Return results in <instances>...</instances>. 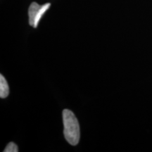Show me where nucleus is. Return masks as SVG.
Here are the masks:
<instances>
[{
    "instance_id": "obj_1",
    "label": "nucleus",
    "mask_w": 152,
    "mask_h": 152,
    "mask_svg": "<svg viewBox=\"0 0 152 152\" xmlns=\"http://www.w3.org/2000/svg\"><path fill=\"white\" fill-rule=\"evenodd\" d=\"M64 134L66 141L73 146L78 144L80 137V125L77 118L71 111L65 109L63 111Z\"/></svg>"
},
{
    "instance_id": "obj_2",
    "label": "nucleus",
    "mask_w": 152,
    "mask_h": 152,
    "mask_svg": "<svg viewBox=\"0 0 152 152\" xmlns=\"http://www.w3.org/2000/svg\"><path fill=\"white\" fill-rule=\"evenodd\" d=\"M41 6L36 2H33L30 6L28 9V16H29V24L32 27L34 28L35 18Z\"/></svg>"
},
{
    "instance_id": "obj_3",
    "label": "nucleus",
    "mask_w": 152,
    "mask_h": 152,
    "mask_svg": "<svg viewBox=\"0 0 152 152\" xmlns=\"http://www.w3.org/2000/svg\"><path fill=\"white\" fill-rule=\"evenodd\" d=\"M9 94V85L7 80L1 75H0V97L1 99L7 98Z\"/></svg>"
},
{
    "instance_id": "obj_4",
    "label": "nucleus",
    "mask_w": 152,
    "mask_h": 152,
    "mask_svg": "<svg viewBox=\"0 0 152 152\" xmlns=\"http://www.w3.org/2000/svg\"><path fill=\"white\" fill-rule=\"evenodd\" d=\"M50 6H51V4L50 3L45 4H44V5L41 6V8L39 10V11H38V14L37 15V17H36V18H35V26H34V28H37L38 23H39V20H41L42 17L43 16L44 14H45V13L46 12V11L49 9Z\"/></svg>"
},
{
    "instance_id": "obj_5",
    "label": "nucleus",
    "mask_w": 152,
    "mask_h": 152,
    "mask_svg": "<svg viewBox=\"0 0 152 152\" xmlns=\"http://www.w3.org/2000/svg\"><path fill=\"white\" fill-rule=\"evenodd\" d=\"M4 152H17L18 151V146L14 142H10L7 144L5 149L4 150Z\"/></svg>"
}]
</instances>
